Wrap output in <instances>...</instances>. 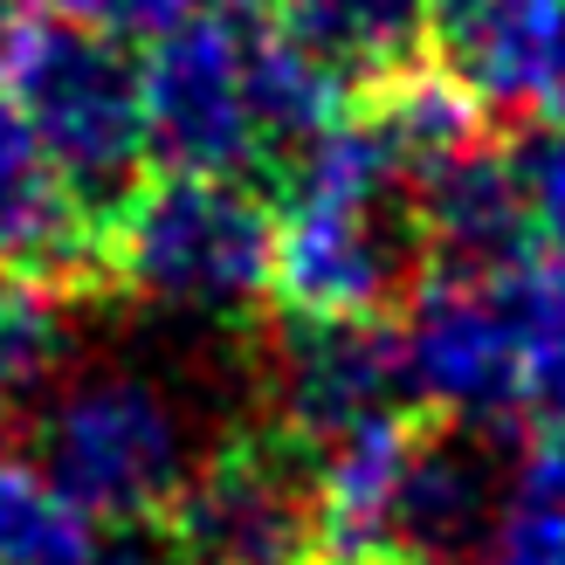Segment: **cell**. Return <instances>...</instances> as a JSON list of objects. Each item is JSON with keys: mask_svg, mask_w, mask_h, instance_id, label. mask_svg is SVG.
<instances>
[{"mask_svg": "<svg viewBox=\"0 0 565 565\" xmlns=\"http://www.w3.org/2000/svg\"><path fill=\"white\" fill-rule=\"evenodd\" d=\"M476 565H565V448L524 435Z\"/></svg>", "mask_w": 565, "mask_h": 565, "instance_id": "11", "label": "cell"}, {"mask_svg": "<svg viewBox=\"0 0 565 565\" xmlns=\"http://www.w3.org/2000/svg\"><path fill=\"white\" fill-rule=\"evenodd\" d=\"M0 565H97V524L35 462H0Z\"/></svg>", "mask_w": 565, "mask_h": 565, "instance_id": "12", "label": "cell"}, {"mask_svg": "<svg viewBox=\"0 0 565 565\" xmlns=\"http://www.w3.org/2000/svg\"><path fill=\"white\" fill-rule=\"evenodd\" d=\"M401 352L428 414L524 428V373L497 276H428L401 310Z\"/></svg>", "mask_w": 565, "mask_h": 565, "instance_id": "7", "label": "cell"}, {"mask_svg": "<svg viewBox=\"0 0 565 565\" xmlns=\"http://www.w3.org/2000/svg\"><path fill=\"white\" fill-rule=\"evenodd\" d=\"M63 297L42 290V282L0 276V414H28L76 365L70 352V318Z\"/></svg>", "mask_w": 565, "mask_h": 565, "instance_id": "10", "label": "cell"}, {"mask_svg": "<svg viewBox=\"0 0 565 565\" xmlns=\"http://www.w3.org/2000/svg\"><path fill=\"white\" fill-rule=\"evenodd\" d=\"M104 565H180V558H173V552H166V545L152 539V545H125V552H110Z\"/></svg>", "mask_w": 565, "mask_h": 565, "instance_id": "15", "label": "cell"}, {"mask_svg": "<svg viewBox=\"0 0 565 565\" xmlns=\"http://www.w3.org/2000/svg\"><path fill=\"white\" fill-rule=\"evenodd\" d=\"M21 441L28 462L97 531H152L193 469L186 407L125 365H70L21 414Z\"/></svg>", "mask_w": 565, "mask_h": 565, "instance_id": "2", "label": "cell"}, {"mask_svg": "<svg viewBox=\"0 0 565 565\" xmlns=\"http://www.w3.org/2000/svg\"><path fill=\"white\" fill-rule=\"evenodd\" d=\"M0 97L35 125V138L63 159V173L83 186V201L97 214H110L152 173L146 63L110 28H90L76 14H49L8 63Z\"/></svg>", "mask_w": 565, "mask_h": 565, "instance_id": "4", "label": "cell"}, {"mask_svg": "<svg viewBox=\"0 0 565 565\" xmlns=\"http://www.w3.org/2000/svg\"><path fill=\"white\" fill-rule=\"evenodd\" d=\"M152 539L180 565H324L318 448L263 414L228 420L152 518Z\"/></svg>", "mask_w": 565, "mask_h": 565, "instance_id": "3", "label": "cell"}, {"mask_svg": "<svg viewBox=\"0 0 565 565\" xmlns=\"http://www.w3.org/2000/svg\"><path fill=\"white\" fill-rule=\"evenodd\" d=\"M242 352L256 365L263 420L290 428L318 456L386 414L420 407L407 386L401 324H310L276 310L256 338H242Z\"/></svg>", "mask_w": 565, "mask_h": 565, "instance_id": "6", "label": "cell"}, {"mask_svg": "<svg viewBox=\"0 0 565 565\" xmlns=\"http://www.w3.org/2000/svg\"><path fill=\"white\" fill-rule=\"evenodd\" d=\"M42 21H49V0H0V76H8V63Z\"/></svg>", "mask_w": 565, "mask_h": 565, "instance_id": "14", "label": "cell"}, {"mask_svg": "<svg viewBox=\"0 0 565 565\" xmlns=\"http://www.w3.org/2000/svg\"><path fill=\"white\" fill-rule=\"evenodd\" d=\"M503 159H511V180H518V201L539 248H565V125L511 118L503 125Z\"/></svg>", "mask_w": 565, "mask_h": 565, "instance_id": "13", "label": "cell"}, {"mask_svg": "<svg viewBox=\"0 0 565 565\" xmlns=\"http://www.w3.org/2000/svg\"><path fill=\"white\" fill-rule=\"evenodd\" d=\"M503 318L518 338V373H524V428L565 420V248H539L518 269L497 276Z\"/></svg>", "mask_w": 565, "mask_h": 565, "instance_id": "9", "label": "cell"}, {"mask_svg": "<svg viewBox=\"0 0 565 565\" xmlns=\"http://www.w3.org/2000/svg\"><path fill=\"white\" fill-rule=\"evenodd\" d=\"M201 318L235 345L276 310V201L235 173L152 166L104 214V303Z\"/></svg>", "mask_w": 565, "mask_h": 565, "instance_id": "1", "label": "cell"}, {"mask_svg": "<svg viewBox=\"0 0 565 565\" xmlns=\"http://www.w3.org/2000/svg\"><path fill=\"white\" fill-rule=\"evenodd\" d=\"M146 138L152 166L235 173L269 186V152L248 97V0H221L146 42Z\"/></svg>", "mask_w": 565, "mask_h": 565, "instance_id": "5", "label": "cell"}, {"mask_svg": "<svg viewBox=\"0 0 565 565\" xmlns=\"http://www.w3.org/2000/svg\"><path fill=\"white\" fill-rule=\"evenodd\" d=\"M0 276L42 282L63 303H104V214L83 201L35 125L0 97Z\"/></svg>", "mask_w": 565, "mask_h": 565, "instance_id": "8", "label": "cell"}]
</instances>
